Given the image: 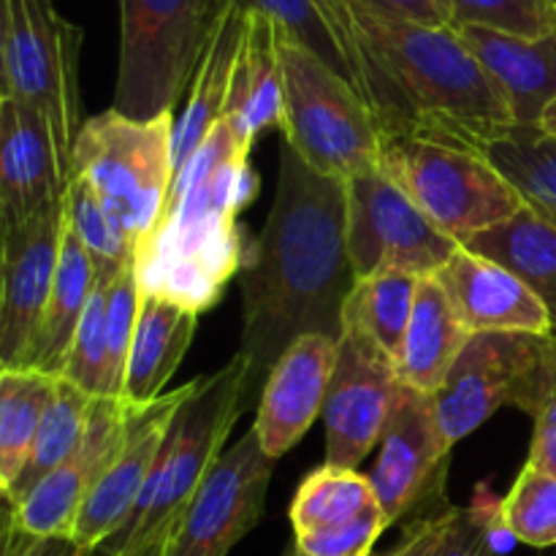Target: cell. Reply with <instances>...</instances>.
Here are the masks:
<instances>
[{"instance_id": "cb8c5ba5", "label": "cell", "mask_w": 556, "mask_h": 556, "mask_svg": "<svg viewBox=\"0 0 556 556\" xmlns=\"http://www.w3.org/2000/svg\"><path fill=\"white\" fill-rule=\"evenodd\" d=\"M470 337L472 331L462 324L440 282L434 277H421L416 307L394 362L396 375L402 383L434 396Z\"/></svg>"}, {"instance_id": "bcb514c9", "label": "cell", "mask_w": 556, "mask_h": 556, "mask_svg": "<svg viewBox=\"0 0 556 556\" xmlns=\"http://www.w3.org/2000/svg\"><path fill=\"white\" fill-rule=\"evenodd\" d=\"M541 128L546 130L548 136H554V139H556V101L552 103V106L546 109V112H543V117H541Z\"/></svg>"}, {"instance_id": "b9f144b4", "label": "cell", "mask_w": 556, "mask_h": 556, "mask_svg": "<svg viewBox=\"0 0 556 556\" xmlns=\"http://www.w3.org/2000/svg\"><path fill=\"white\" fill-rule=\"evenodd\" d=\"M456 508H445L443 514L424 516V519H413L407 525L405 535L396 543L391 552L372 554V556H438L443 548L445 538H448L451 525H454Z\"/></svg>"}, {"instance_id": "3957f363", "label": "cell", "mask_w": 556, "mask_h": 556, "mask_svg": "<svg viewBox=\"0 0 556 556\" xmlns=\"http://www.w3.org/2000/svg\"><path fill=\"white\" fill-rule=\"evenodd\" d=\"M358 38L405 101L416 136L483 152L516 128L514 112L456 27H429L351 0Z\"/></svg>"}, {"instance_id": "603a6c76", "label": "cell", "mask_w": 556, "mask_h": 556, "mask_svg": "<svg viewBox=\"0 0 556 556\" xmlns=\"http://www.w3.org/2000/svg\"><path fill=\"white\" fill-rule=\"evenodd\" d=\"M244 11L248 22L233 60L226 119H231L239 134L255 141L266 130L282 128L280 33L266 14L253 9Z\"/></svg>"}, {"instance_id": "ab89813d", "label": "cell", "mask_w": 556, "mask_h": 556, "mask_svg": "<svg viewBox=\"0 0 556 556\" xmlns=\"http://www.w3.org/2000/svg\"><path fill=\"white\" fill-rule=\"evenodd\" d=\"M386 530H389V521L380 505H375L348 525L296 535L293 548L304 556H372L375 543Z\"/></svg>"}, {"instance_id": "e0dca14e", "label": "cell", "mask_w": 556, "mask_h": 556, "mask_svg": "<svg viewBox=\"0 0 556 556\" xmlns=\"http://www.w3.org/2000/svg\"><path fill=\"white\" fill-rule=\"evenodd\" d=\"M136 410L125 400L98 396L79 445L22 503L9 508V527L38 538H71L87 494L112 465Z\"/></svg>"}, {"instance_id": "7a4b0ae2", "label": "cell", "mask_w": 556, "mask_h": 556, "mask_svg": "<svg viewBox=\"0 0 556 556\" xmlns=\"http://www.w3.org/2000/svg\"><path fill=\"white\" fill-rule=\"evenodd\" d=\"M255 141L223 117L179 168L155 231L136 253L141 293L204 313L244 264L237 215L255 195Z\"/></svg>"}, {"instance_id": "9c48e42d", "label": "cell", "mask_w": 556, "mask_h": 556, "mask_svg": "<svg viewBox=\"0 0 556 556\" xmlns=\"http://www.w3.org/2000/svg\"><path fill=\"white\" fill-rule=\"evenodd\" d=\"M380 168L459 248L527 206L486 155L424 136H383Z\"/></svg>"}, {"instance_id": "f5cc1de1", "label": "cell", "mask_w": 556, "mask_h": 556, "mask_svg": "<svg viewBox=\"0 0 556 556\" xmlns=\"http://www.w3.org/2000/svg\"><path fill=\"white\" fill-rule=\"evenodd\" d=\"M546 556H556V552H552V554H546Z\"/></svg>"}, {"instance_id": "8992f818", "label": "cell", "mask_w": 556, "mask_h": 556, "mask_svg": "<svg viewBox=\"0 0 556 556\" xmlns=\"http://www.w3.org/2000/svg\"><path fill=\"white\" fill-rule=\"evenodd\" d=\"M174 128V112L141 123L109 106L87 119L76 139L74 177L90 185L136 253L166 212Z\"/></svg>"}, {"instance_id": "4316f807", "label": "cell", "mask_w": 556, "mask_h": 556, "mask_svg": "<svg viewBox=\"0 0 556 556\" xmlns=\"http://www.w3.org/2000/svg\"><path fill=\"white\" fill-rule=\"evenodd\" d=\"M462 248L514 271L548 309L556 334V226L548 217L527 204L514 220L478 233Z\"/></svg>"}, {"instance_id": "836d02e7", "label": "cell", "mask_w": 556, "mask_h": 556, "mask_svg": "<svg viewBox=\"0 0 556 556\" xmlns=\"http://www.w3.org/2000/svg\"><path fill=\"white\" fill-rule=\"evenodd\" d=\"M65 212H68V226L81 242V248L90 253L98 275L117 277L130 261H136V250L117 228V223L109 217L106 206L98 201L90 185L81 177H71L68 193H65Z\"/></svg>"}, {"instance_id": "d6986e66", "label": "cell", "mask_w": 556, "mask_h": 556, "mask_svg": "<svg viewBox=\"0 0 556 556\" xmlns=\"http://www.w3.org/2000/svg\"><path fill=\"white\" fill-rule=\"evenodd\" d=\"M337 348L340 340L326 334L299 337L271 367L261 389L253 429L261 448L275 462L286 456L324 413L337 367Z\"/></svg>"}, {"instance_id": "8d00e7d4", "label": "cell", "mask_w": 556, "mask_h": 556, "mask_svg": "<svg viewBox=\"0 0 556 556\" xmlns=\"http://www.w3.org/2000/svg\"><path fill=\"white\" fill-rule=\"evenodd\" d=\"M114 280L117 277L98 275L79 329H76L74 342H71L65 369L60 375V378L71 380L90 396H103V378H106V307Z\"/></svg>"}, {"instance_id": "ee69618b", "label": "cell", "mask_w": 556, "mask_h": 556, "mask_svg": "<svg viewBox=\"0 0 556 556\" xmlns=\"http://www.w3.org/2000/svg\"><path fill=\"white\" fill-rule=\"evenodd\" d=\"M383 14L400 16V20L418 22L429 27H456L454 5L451 0H362Z\"/></svg>"}, {"instance_id": "6da1fadb", "label": "cell", "mask_w": 556, "mask_h": 556, "mask_svg": "<svg viewBox=\"0 0 556 556\" xmlns=\"http://www.w3.org/2000/svg\"><path fill=\"white\" fill-rule=\"evenodd\" d=\"M353 288L348 182L309 168L282 141L269 217L239 269L242 340L237 353L248 364V400L299 337L340 340Z\"/></svg>"}, {"instance_id": "7bdbcfd3", "label": "cell", "mask_w": 556, "mask_h": 556, "mask_svg": "<svg viewBox=\"0 0 556 556\" xmlns=\"http://www.w3.org/2000/svg\"><path fill=\"white\" fill-rule=\"evenodd\" d=\"M532 421H535V434H532L527 467L556 476V383Z\"/></svg>"}, {"instance_id": "7c38bea8", "label": "cell", "mask_w": 556, "mask_h": 556, "mask_svg": "<svg viewBox=\"0 0 556 556\" xmlns=\"http://www.w3.org/2000/svg\"><path fill=\"white\" fill-rule=\"evenodd\" d=\"M396 364L353 315L345 313L337 367L324 407L326 465L356 470L380 443L394 410Z\"/></svg>"}, {"instance_id": "5bb4252c", "label": "cell", "mask_w": 556, "mask_h": 556, "mask_svg": "<svg viewBox=\"0 0 556 556\" xmlns=\"http://www.w3.org/2000/svg\"><path fill=\"white\" fill-rule=\"evenodd\" d=\"M448 456L451 445L440 429L434 396L400 380L378 462L369 472L389 527L416 516L434 492L443 494Z\"/></svg>"}, {"instance_id": "f546056e", "label": "cell", "mask_w": 556, "mask_h": 556, "mask_svg": "<svg viewBox=\"0 0 556 556\" xmlns=\"http://www.w3.org/2000/svg\"><path fill=\"white\" fill-rule=\"evenodd\" d=\"M378 505L369 476L334 465H320L299 483L291 503L293 535L348 525Z\"/></svg>"}, {"instance_id": "f1b7e54d", "label": "cell", "mask_w": 556, "mask_h": 556, "mask_svg": "<svg viewBox=\"0 0 556 556\" xmlns=\"http://www.w3.org/2000/svg\"><path fill=\"white\" fill-rule=\"evenodd\" d=\"M96 400L98 396H90L71 380H58V391H54V400L49 402L47 413H43V421L38 427L36 440H33L30 456H27L14 489L5 494L9 508L22 503L60 462L68 459V454L79 445L81 434H85Z\"/></svg>"}, {"instance_id": "277c9868", "label": "cell", "mask_w": 556, "mask_h": 556, "mask_svg": "<svg viewBox=\"0 0 556 556\" xmlns=\"http://www.w3.org/2000/svg\"><path fill=\"white\" fill-rule=\"evenodd\" d=\"M248 405V364L233 356L179 407L147 492L114 546L123 556H144L166 543L182 510L220 462L223 445Z\"/></svg>"}, {"instance_id": "681fc988", "label": "cell", "mask_w": 556, "mask_h": 556, "mask_svg": "<svg viewBox=\"0 0 556 556\" xmlns=\"http://www.w3.org/2000/svg\"><path fill=\"white\" fill-rule=\"evenodd\" d=\"M144 556H163V546L161 548H152V552L144 554Z\"/></svg>"}, {"instance_id": "ffe728a7", "label": "cell", "mask_w": 556, "mask_h": 556, "mask_svg": "<svg viewBox=\"0 0 556 556\" xmlns=\"http://www.w3.org/2000/svg\"><path fill=\"white\" fill-rule=\"evenodd\" d=\"M432 277L440 282L451 307L472 334L519 331V334L546 337L554 331L541 299L514 271L486 255L459 248Z\"/></svg>"}, {"instance_id": "30bf717a", "label": "cell", "mask_w": 556, "mask_h": 556, "mask_svg": "<svg viewBox=\"0 0 556 556\" xmlns=\"http://www.w3.org/2000/svg\"><path fill=\"white\" fill-rule=\"evenodd\" d=\"M554 383L552 334H472L434 394V410L445 443L454 448L459 440L483 427L500 407H519L527 416H535Z\"/></svg>"}, {"instance_id": "60d3db41", "label": "cell", "mask_w": 556, "mask_h": 556, "mask_svg": "<svg viewBox=\"0 0 556 556\" xmlns=\"http://www.w3.org/2000/svg\"><path fill=\"white\" fill-rule=\"evenodd\" d=\"M500 503L481 497L470 508H456L454 525L438 556H500Z\"/></svg>"}, {"instance_id": "7402d4cb", "label": "cell", "mask_w": 556, "mask_h": 556, "mask_svg": "<svg viewBox=\"0 0 556 556\" xmlns=\"http://www.w3.org/2000/svg\"><path fill=\"white\" fill-rule=\"evenodd\" d=\"M199 313L155 293H141L139 326L130 345L123 400L130 407H150L166 394V383L190 351Z\"/></svg>"}, {"instance_id": "1f68e13d", "label": "cell", "mask_w": 556, "mask_h": 556, "mask_svg": "<svg viewBox=\"0 0 556 556\" xmlns=\"http://www.w3.org/2000/svg\"><path fill=\"white\" fill-rule=\"evenodd\" d=\"M421 277L405 269H380L367 280H358L348 299L345 313L353 315L372 340L396 362L413 307H416Z\"/></svg>"}, {"instance_id": "4fadbf2b", "label": "cell", "mask_w": 556, "mask_h": 556, "mask_svg": "<svg viewBox=\"0 0 556 556\" xmlns=\"http://www.w3.org/2000/svg\"><path fill=\"white\" fill-rule=\"evenodd\" d=\"M275 459L250 429L220 456L163 543V556H228L264 516Z\"/></svg>"}, {"instance_id": "ac0fdd59", "label": "cell", "mask_w": 556, "mask_h": 556, "mask_svg": "<svg viewBox=\"0 0 556 556\" xmlns=\"http://www.w3.org/2000/svg\"><path fill=\"white\" fill-rule=\"evenodd\" d=\"M68 182L47 119L27 103L0 96V226L58 212Z\"/></svg>"}, {"instance_id": "ba28073f", "label": "cell", "mask_w": 556, "mask_h": 556, "mask_svg": "<svg viewBox=\"0 0 556 556\" xmlns=\"http://www.w3.org/2000/svg\"><path fill=\"white\" fill-rule=\"evenodd\" d=\"M280 60L282 141L291 144L309 168L342 182L378 168L383 134L364 98L282 33Z\"/></svg>"}, {"instance_id": "2e32d148", "label": "cell", "mask_w": 556, "mask_h": 556, "mask_svg": "<svg viewBox=\"0 0 556 556\" xmlns=\"http://www.w3.org/2000/svg\"><path fill=\"white\" fill-rule=\"evenodd\" d=\"M65 231V204L27 223H3L0 367L25 369L47 313Z\"/></svg>"}, {"instance_id": "52a82bcc", "label": "cell", "mask_w": 556, "mask_h": 556, "mask_svg": "<svg viewBox=\"0 0 556 556\" xmlns=\"http://www.w3.org/2000/svg\"><path fill=\"white\" fill-rule=\"evenodd\" d=\"M85 30L54 0H3L0 9V96L27 103L47 119L60 161L74 177L81 130L79 54Z\"/></svg>"}, {"instance_id": "7dc6e473", "label": "cell", "mask_w": 556, "mask_h": 556, "mask_svg": "<svg viewBox=\"0 0 556 556\" xmlns=\"http://www.w3.org/2000/svg\"><path fill=\"white\" fill-rule=\"evenodd\" d=\"M85 556H123V554H119V548L109 541V543H103V546L92 548V552H85Z\"/></svg>"}, {"instance_id": "5b68a950", "label": "cell", "mask_w": 556, "mask_h": 556, "mask_svg": "<svg viewBox=\"0 0 556 556\" xmlns=\"http://www.w3.org/2000/svg\"><path fill=\"white\" fill-rule=\"evenodd\" d=\"M233 0H119L114 103L130 119L174 112Z\"/></svg>"}, {"instance_id": "4dcf8cb0", "label": "cell", "mask_w": 556, "mask_h": 556, "mask_svg": "<svg viewBox=\"0 0 556 556\" xmlns=\"http://www.w3.org/2000/svg\"><path fill=\"white\" fill-rule=\"evenodd\" d=\"M315 3L320 5V11L326 14L329 25L334 27L337 41H340L342 54H345L348 71H351V87L364 98V103H367L369 112H372L375 123H378L380 134H416L405 101H402L400 92L391 87V81L386 79L383 71L375 65V60L369 58L367 49H364L362 38H358L356 25H353L351 16V0H315Z\"/></svg>"}, {"instance_id": "9a60e30c", "label": "cell", "mask_w": 556, "mask_h": 556, "mask_svg": "<svg viewBox=\"0 0 556 556\" xmlns=\"http://www.w3.org/2000/svg\"><path fill=\"white\" fill-rule=\"evenodd\" d=\"M199 386L201 378L190 380L179 389L166 391L150 407H139L134 413L128 434L114 454L112 465L98 478V483L90 489L85 505H81L79 516H76L71 541L81 552H92V548L109 543L134 519L136 508L147 492V483H150L157 459H161L168 429H172L179 407L199 391Z\"/></svg>"}, {"instance_id": "816d5d0a", "label": "cell", "mask_w": 556, "mask_h": 556, "mask_svg": "<svg viewBox=\"0 0 556 556\" xmlns=\"http://www.w3.org/2000/svg\"><path fill=\"white\" fill-rule=\"evenodd\" d=\"M552 351H554V362H556V334H552Z\"/></svg>"}, {"instance_id": "d6a6232c", "label": "cell", "mask_w": 556, "mask_h": 556, "mask_svg": "<svg viewBox=\"0 0 556 556\" xmlns=\"http://www.w3.org/2000/svg\"><path fill=\"white\" fill-rule=\"evenodd\" d=\"M530 206L556 210V139L541 125H516L481 152Z\"/></svg>"}, {"instance_id": "d4e9b609", "label": "cell", "mask_w": 556, "mask_h": 556, "mask_svg": "<svg viewBox=\"0 0 556 556\" xmlns=\"http://www.w3.org/2000/svg\"><path fill=\"white\" fill-rule=\"evenodd\" d=\"M244 22H248V11L239 3H231L220 16V25L206 47L204 60H201L193 85L188 90V103L174 128V177L204 144L212 128L226 117L233 60H237L239 43H242Z\"/></svg>"}, {"instance_id": "74e56055", "label": "cell", "mask_w": 556, "mask_h": 556, "mask_svg": "<svg viewBox=\"0 0 556 556\" xmlns=\"http://www.w3.org/2000/svg\"><path fill=\"white\" fill-rule=\"evenodd\" d=\"M141 313V282L136 271V261H130L117 280L112 282L106 307V378H103V396L123 400L125 372H128L130 345H134L136 326Z\"/></svg>"}, {"instance_id": "e575fe53", "label": "cell", "mask_w": 556, "mask_h": 556, "mask_svg": "<svg viewBox=\"0 0 556 556\" xmlns=\"http://www.w3.org/2000/svg\"><path fill=\"white\" fill-rule=\"evenodd\" d=\"M500 527L532 548H556V476L521 467L500 503Z\"/></svg>"}, {"instance_id": "83f0119b", "label": "cell", "mask_w": 556, "mask_h": 556, "mask_svg": "<svg viewBox=\"0 0 556 556\" xmlns=\"http://www.w3.org/2000/svg\"><path fill=\"white\" fill-rule=\"evenodd\" d=\"M58 375L38 369L0 367V489H14L33 440L58 391Z\"/></svg>"}, {"instance_id": "f35d334b", "label": "cell", "mask_w": 556, "mask_h": 556, "mask_svg": "<svg viewBox=\"0 0 556 556\" xmlns=\"http://www.w3.org/2000/svg\"><path fill=\"white\" fill-rule=\"evenodd\" d=\"M456 27H483L516 38L556 33V0H451Z\"/></svg>"}, {"instance_id": "484cf974", "label": "cell", "mask_w": 556, "mask_h": 556, "mask_svg": "<svg viewBox=\"0 0 556 556\" xmlns=\"http://www.w3.org/2000/svg\"><path fill=\"white\" fill-rule=\"evenodd\" d=\"M98 271L90 253L81 248L76 233L68 226V212H65L63 244H60L58 271H54V286L49 293L47 313H43L41 329H38L36 345H33L30 362L25 369H38L47 375H63L65 358H68L71 342L81 324L87 302L96 288Z\"/></svg>"}, {"instance_id": "f907efd6", "label": "cell", "mask_w": 556, "mask_h": 556, "mask_svg": "<svg viewBox=\"0 0 556 556\" xmlns=\"http://www.w3.org/2000/svg\"><path fill=\"white\" fill-rule=\"evenodd\" d=\"M286 556H304V554H299V552H296V548H293V546H291V548H288V552H286Z\"/></svg>"}, {"instance_id": "d590c367", "label": "cell", "mask_w": 556, "mask_h": 556, "mask_svg": "<svg viewBox=\"0 0 556 556\" xmlns=\"http://www.w3.org/2000/svg\"><path fill=\"white\" fill-rule=\"evenodd\" d=\"M233 3L269 16L288 41L307 49L309 54H315L320 63L329 65L334 74H340L351 85V71H348L334 27L329 25L315 0H233Z\"/></svg>"}, {"instance_id": "f6af8a7d", "label": "cell", "mask_w": 556, "mask_h": 556, "mask_svg": "<svg viewBox=\"0 0 556 556\" xmlns=\"http://www.w3.org/2000/svg\"><path fill=\"white\" fill-rule=\"evenodd\" d=\"M3 556H85V552L68 535L38 538L5 525Z\"/></svg>"}, {"instance_id": "c3c4849f", "label": "cell", "mask_w": 556, "mask_h": 556, "mask_svg": "<svg viewBox=\"0 0 556 556\" xmlns=\"http://www.w3.org/2000/svg\"><path fill=\"white\" fill-rule=\"evenodd\" d=\"M532 210H538V212H541L543 217H548V220H552L554 226H556V210H546V206H532Z\"/></svg>"}, {"instance_id": "44dd1931", "label": "cell", "mask_w": 556, "mask_h": 556, "mask_svg": "<svg viewBox=\"0 0 556 556\" xmlns=\"http://www.w3.org/2000/svg\"><path fill=\"white\" fill-rule=\"evenodd\" d=\"M483 68L505 92L516 125H541L556 101V33L516 38L483 27H456Z\"/></svg>"}, {"instance_id": "8fae6325", "label": "cell", "mask_w": 556, "mask_h": 556, "mask_svg": "<svg viewBox=\"0 0 556 556\" xmlns=\"http://www.w3.org/2000/svg\"><path fill=\"white\" fill-rule=\"evenodd\" d=\"M456 250L380 166L348 182V258L356 282L391 266L432 277Z\"/></svg>"}]
</instances>
